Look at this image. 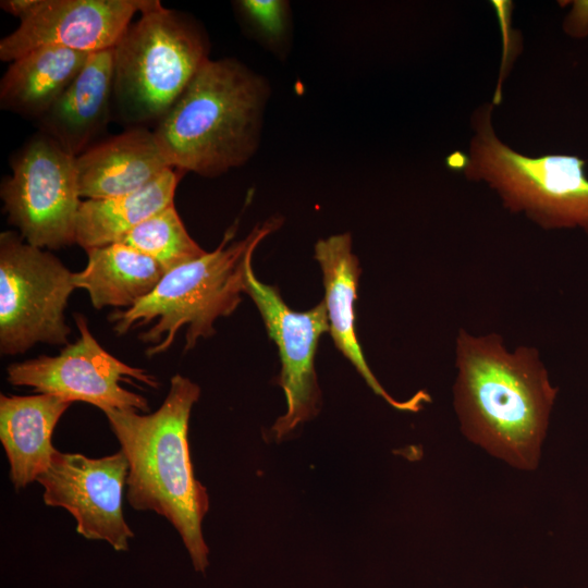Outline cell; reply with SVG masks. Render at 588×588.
I'll list each match as a JSON object with an SVG mask.
<instances>
[{
  "instance_id": "cell-19",
  "label": "cell",
  "mask_w": 588,
  "mask_h": 588,
  "mask_svg": "<svg viewBox=\"0 0 588 588\" xmlns=\"http://www.w3.org/2000/svg\"><path fill=\"white\" fill-rule=\"evenodd\" d=\"M87 265L73 275L74 285L84 289L94 308H130L148 295L164 271L150 257L124 243L86 250Z\"/></svg>"
},
{
  "instance_id": "cell-22",
  "label": "cell",
  "mask_w": 588,
  "mask_h": 588,
  "mask_svg": "<svg viewBox=\"0 0 588 588\" xmlns=\"http://www.w3.org/2000/svg\"><path fill=\"white\" fill-rule=\"evenodd\" d=\"M501 28L502 35V58L499 71V78L494 96L492 98L493 106L499 105L502 98V84L506 78L515 59L520 52V37L516 29L511 26V15L513 3L507 0H497L491 2Z\"/></svg>"
},
{
  "instance_id": "cell-3",
  "label": "cell",
  "mask_w": 588,
  "mask_h": 588,
  "mask_svg": "<svg viewBox=\"0 0 588 588\" xmlns=\"http://www.w3.org/2000/svg\"><path fill=\"white\" fill-rule=\"evenodd\" d=\"M270 95L237 59L207 60L152 131L166 163L205 177L242 167L260 145Z\"/></svg>"
},
{
  "instance_id": "cell-21",
  "label": "cell",
  "mask_w": 588,
  "mask_h": 588,
  "mask_svg": "<svg viewBox=\"0 0 588 588\" xmlns=\"http://www.w3.org/2000/svg\"><path fill=\"white\" fill-rule=\"evenodd\" d=\"M237 7L266 47L274 53H284L292 30L290 3L283 0H241Z\"/></svg>"
},
{
  "instance_id": "cell-4",
  "label": "cell",
  "mask_w": 588,
  "mask_h": 588,
  "mask_svg": "<svg viewBox=\"0 0 588 588\" xmlns=\"http://www.w3.org/2000/svg\"><path fill=\"white\" fill-rule=\"evenodd\" d=\"M282 223L272 217L241 241H234L235 226L229 229L212 252L180 265L162 275L156 287L135 305L108 317L118 334L151 324L139 340L146 355L166 352L176 334L185 330L184 351L199 339L215 334V321L230 316L245 293L247 268L259 243Z\"/></svg>"
},
{
  "instance_id": "cell-17",
  "label": "cell",
  "mask_w": 588,
  "mask_h": 588,
  "mask_svg": "<svg viewBox=\"0 0 588 588\" xmlns=\"http://www.w3.org/2000/svg\"><path fill=\"white\" fill-rule=\"evenodd\" d=\"M89 53L36 48L11 62L0 81L2 110L39 120L84 68Z\"/></svg>"
},
{
  "instance_id": "cell-6",
  "label": "cell",
  "mask_w": 588,
  "mask_h": 588,
  "mask_svg": "<svg viewBox=\"0 0 588 588\" xmlns=\"http://www.w3.org/2000/svg\"><path fill=\"white\" fill-rule=\"evenodd\" d=\"M209 59L198 23L154 0L114 47L113 100L120 118L136 125L158 123Z\"/></svg>"
},
{
  "instance_id": "cell-20",
  "label": "cell",
  "mask_w": 588,
  "mask_h": 588,
  "mask_svg": "<svg viewBox=\"0 0 588 588\" xmlns=\"http://www.w3.org/2000/svg\"><path fill=\"white\" fill-rule=\"evenodd\" d=\"M122 243L154 259L164 272L206 253L188 234L174 204L143 221Z\"/></svg>"
},
{
  "instance_id": "cell-18",
  "label": "cell",
  "mask_w": 588,
  "mask_h": 588,
  "mask_svg": "<svg viewBox=\"0 0 588 588\" xmlns=\"http://www.w3.org/2000/svg\"><path fill=\"white\" fill-rule=\"evenodd\" d=\"M182 172L169 168L143 188L118 197L82 201L75 243L85 250L122 243L143 221L174 204Z\"/></svg>"
},
{
  "instance_id": "cell-16",
  "label": "cell",
  "mask_w": 588,
  "mask_h": 588,
  "mask_svg": "<svg viewBox=\"0 0 588 588\" xmlns=\"http://www.w3.org/2000/svg\"><path fill=\"white\" fill-rule=\"evenodd\" d=\"M71 402L51 394L0 395V440L16 489L26 487L48 468L58 451L52 432Z\"/></svg>"
},
{
  "instance_id": "cell-7",
  "label": "cell",
  "mask_w": 588,
  "mask_h": 588,
  "mask_svg": "<svg viewBox=\"0 0 588 588\" xmlns=\"http://www.w3.org/2000/svg\"><path fill=\"white\" fill-rule=\"evenodd\" d=\"M71 272L50 252L13 231L0 234V352L25 353L37 343L66 345L64 311L75 287Z\"/></svg>"
},
{
  "instance_id": "cell-5",
  "label": "cell",
  "mask_w": 588,
  "mask_h": 588,
  "mask_svg": "<svg viewBox=\"0 0 588 588\" xmlns=\"http://www.w3.org/2000/svg\"><path fill=\"white\" fill-rule=\"evenodd\" d=\"M493 107L485 102L474 110L468 154H451L448 166L487 184L505 209L543 230L579 229L588 235L587 161L569 155L527 157L512 149L495 133Z\"/></svg>"
},
{
  "instance_id": "cell-8",
  "label": "cell",
  "mask_w": 588,
  "mask_h": 588,
  "mask_svg": "<svg viewBox=\"0 0 588 588\" xmlns=\"http://www.w3.org/2000/svg\"><path fill=\"white\" fill-rule=\"evenodd\" d=\"M75 158L39 132L12 159L0 197L10 223L28 244L60 249L75 243L82 204Z\"/></svg>"
},
{
  "instance_id": "cell-12",
  "label": "cell",
  "mask_w": 588,
  "mask_h": 588,
  "mask_svg": "<svg viewBox=\"0 0 588 588\" xmlns=\"http://www.w3.org/2000/svg\"><path fill=\"white\" fill-rule=\"evenodd\" d=\"M127 475L128 462L121 450L101 458L57 451L37 481L46 505L69 511L79 535L126 551L134 537L122 511Z\"/></svg>"
},
{
  "instance_id": "cell-13",
  "label": "cell",
  "mask_w": 588,
  "mask_h": 588,
  "mask_svg": "<svg viewBox=\"0 0 588 588\" xmlns=\"http://www.w3.org/2000/svg\"><path fill=\"white\" fill-rule=\"evenodd\" d=\"M315 259L322 271L329 332L338 350L369 388L393 408L418 412L425 403L431 402L430 395L426 391H418L406 401L392 397L372 373L357 340L354 306L362 269L352 252L351 234L341 233L319 240L315 245Z\"/></svg>"
},
{
  "instance_id": "cell-2",
  "label": "cell",
  "mask_w": 588,
  "mask_h": 588,
  "mask_svg": "<svg viewBox=\"0 0 588 588\" xmlns=\"http://www.w3.org/2000/svg\"><path fill=\"white\" fill-rule=\"evenodd\" d=\"M199 394L196 383L177 373L171 378L168 394L154 413H103L128 462L130 505L166 517L180 534L195 571L204 573L209 550L201 522L209 498L194 475L188 443L189 415Z\"/></svg>"
},
{
  "instance_id": "cell-14",
  "label": "cell",
  "mask_w": 588,
  "mask_h": 588,
  "mask_svg": "<svg viewBox=\"0 0 588 588\" xmlns=\"http://www.w3.org/2000/svg\"><path fill=\"white\" fill-rule=\"evenodd\" d=\"M81 198L103 199L134 193L170 167L154 132L135 126L91 145L75 158Z\"/></svg>"
},
{
  "instance_id": "cell-9",
  "label": "cell",
  "mask_w": 588,
  "mask_h": 588,
  "mask_svg": "<svg viewBox=\"0 0 588 588\" xmlns=\"http://www.w3.org/2000/svg\"><path fill=\"white\" fill-rule=\"evenodd\" d=\"M79 336L56 356H39L7 368V380L13 385L62 397L69 402L93 404L102 412L132 409L148 412L147 400L124 389L121 382L135 379L151 388L157 379L146 370L130 366L107 352L90 332L86 318L74 315Z\"/></svg>"
},
{
  "instance_id": "cell-11",
  "label": "cell",
  "mask_w": 588,
  "mask_h": 588,
  "mask_svg": "<svg viewBox=\"0 0 588 588\" xmlns=\"http://www.w3.org/2000/svg\"><path fill=\"white\" fill-rule=\"evenodd\" d=\"M245 293L254 301L279 350L281 372L277 383L284 391L286 413L271 430L280 440L319 412L315 355L321 335L329 332L328 314L323 301L306 311L291 309L275 286L256 278L252 264L247 268Z\"/></svg>"
},
{
  "instance_id": "cell-10",
  "label": "cell",
  "mask_w": 588,
  "mask_h": 588,
  "mask_svg": "<svg viewBox=\"0 0 588 588\" xmlns=\"http://www.w3.org/2000/svg\"><path fill=\"white\" fill-rule=\"evenodd\" d=\"M154 0H5L1 8L20 19L0 40V59L12 62L44 46L85 53L112 49L136 13Z\"/></svg>"
},
{
  "instance_id": "cell-23",
  "label": "cell",
  "mask_w": 588,
  "mask_h": 588,
  "mask_svg": "<svg viewBox=\"0 0 588 588\" xmlns=\"http://www.w3.org/2000/svg\"><path fill=\"white\" fill-rule=\"evenodd\" d=\"M572 9L563 21V30L575 39L588 37V0L569 1Z\"/></svg>"
},
{
  "instance_id": "cell-15",
  "label": "cell",
  "mask_w": 588,
  "mask_h": 588,
  "mask_svg": "<svg viewBox=\"0 0 588 588\" xmlns=\"http://www.w3.org/2000/svg\"><path fill=\"white\" fill-rule=\"evenodd\" d=\"M114 48L89 54L84 68L38 120L39 132L77 157L106 126L113 100Z\"/></svg>"
},
{
  "instance_id": "cell-1",
  "label": "cell",
  "mask_w": 588,
  "mask_h": 588,
  "mask_svg": "<svg viewBox=\"0 0 588 588\" xmlns=\"http://www.w3.org/2000/svg\"><path fill=\"white\" fill-rule=\"evenodd\" d=\"M455 367L453 405L462 433L511 466L535 470L558 395L539 351H509L498 333L461 328Z\"/></svg>"
}]
</instances>
